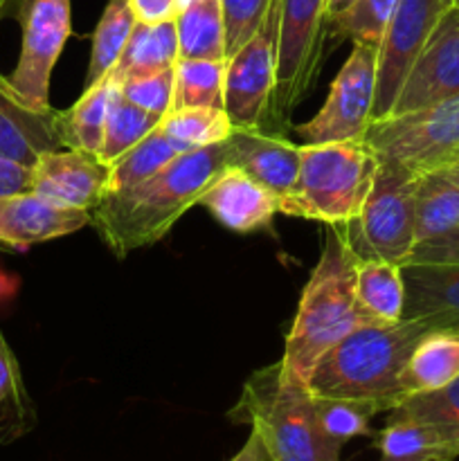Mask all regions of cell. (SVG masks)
<instances>
[{"mask_svg": "<svg viewBox=\"0 0 459 461\" xmlns=\"http://www.w3.org/2000/svg\"><path fill=\"white\" fill-rule=\"evenodd\" d=\"M225 169V142L180 153L138 187L106 194L93 210L94 230L108 250L124 259L162 241L194 205H201V198Z\"/></svg>", "mask_w": 459, "mask_h": 461, "instance_id": "cell-1", "label": "cell"}, {"mask_svg": "<svg viewBox=\"0 0 459 461\" xmlns=\"http://www.w3.org/2000/svg\"><path fill=\"white\" fill-rule=\"evenodd\" d=\"M428 333L417 322L363 324L342 338L315 365L309 378L318 399L354 401L374 414L392 412L408 399L403 372L414 347Z\"/></svg>", "mask_w": 459, "mask_h": 461, "instance_id": "cell-2", "label": "cell"}, {"mask_svg": "<svg viewBox=\"0 0 459 461\" xmlns=\"http://www.w3.org/2000/svg\"><path fill=\"white\" fill-rule=\"evenodd\" d=\"M324 248L300 297L297 315L288 331L284 376L309 385L310 372L324 354L363 324H376L356 297V257L346 248L338 225H324Z\"/></svg>", "mask_w": 459, "mask_h": 461, "instance_id": "cell-3", "label": "cell"}, {"mask_svg": "<svg viewBox=\"0 0 459 461\" xmlns=\"http://www.w3.org/2000/svg\"><path fill=\"white\" fill-rule=\"evenodd\" d=\"M228 419L250 426L270 461H340L342 448L320 428L309 385L284 376L279 360L248 378Z\"/></svg>", "mask_w": 459, "mask_h": 461, "instance_id": "cell-4", "label": "cell"}, {"mask_svg": "<svg viewBox=\"0 0 459 461\" xmlns=\"http://www.w3.org/2000/svg\"><path fill=\"white\" fill-rule=\"evenodd\" d=\"M378 158L360 142L302 144L295 185L279 198V214L342 225L356 219L372 192Z\"/></svg>", "mask_w": 459, "mask_h": 461, "instance_id": "cell-5", "label": "cell"}, {"mask_svg": "<svg viewBox=\"0 0 459 461\" xmlns=\"http://www.w3.org/2000/svg\"><path fill=\"white\" fill-rule=\"evenodd\" d=\"M327 36V0H282L277 77L266 120L268 133L286 138L292 113L313 93L322 70Z\"/></svg>", "mask_w": 459, "mask_h": 461, "instance_id": "cell-6", "label": "cell"}, {"mask_svg": "<svg viewBox=\"0 0 459 461\" xmlns=\"http://www.w3.org/2000/svg\"><path fill=\"white\" fill-rule=\"evenodd\" d=\"M417 178L400 167L378 162L372 192L356 219L338 225L356 261L405 266L417 246L414 234Z\"/></svg>", "mask_w": 459, "mask_h": 461, "instance_id": "cell-7", "label": "cell"}, {"mask_svg": "<svg viewBox=\"0 0 459 461\" xmlns=\"http://www.w3.org/2000/svg\"><path fill=\"white\" fill-rule=\"evenodd\" d=\"M364 142L378 162H390L418 178L459 162V95L408 115L372 122Z\"/></svg>", "mask_w": 459, "mask_h": 461, "instance_id": "cell-8", "label": "cell"}, {"mask_svg": "<svg viewBox=\"0 0 459 461\" xmlns=\"http://www.w3.org/2000/svg\"><path fill=\"white\" fill-rule=\"evenodd\" d=\"M14 18L22 30L21 57L4 81L22 106L48 113L52 70L72 36V0H21Z\"/></svg>", "mask_w": 459, "mask_h": 461, "instance_id": "cell-9", "label": "cell"}, {"mask_svg": "<svg viewBox=\"0 0 459 461\" xmlns=\"http://www.w3.org/2000/svg\"><path fill=\"white\" fill-rule=\"evenodd\" d=\"M282 0H273L259 30L241 50L225 59L223 111L234 129L266 131L277 77Z\"/></svg>", "mask_w": 459, "mask_h": 461, "instance_id": "cell-10", "label": "cell"}, {"mask_svg": "<svg viewBox=\"0 0 459 461\" xmlns=\"http://www.w3.org/2000/svg\"><path fill=\"white\" fill-rule=\"evenodd\" d=\"M376 95V48L354 43L349 59L340 68L331 90L313 120L297 126L306 144L360 142L372 124Z\"/></svg>", "mask_w": 459, "mask_h": 461, "instance_id": "cell-11", "label": "cell"}, {"mask_svg": "<svg viewBox=\"0 0 459 461\" xmlns=\"http://www.w3.org/2000/svg\"><path fill=\"white\" fill-rule=\"evenodd\" d=\"M450 0H399L376 50V95L372 122L387 120L405 77L426 48Z\"/></svg>", "mask_w": 459, "mask_h": 461, "instance_id": "cell-12", "label": "cell"}, {"mask_svg": "<svg viewBox=\"0 0 459 461\" xmlns=\"http://www.w3.org/2000/svg\"><path fill=\"white\" fill-rule=\"evenodd\" d=\"M454 95H459V9L450 5L405 77L390 117L423 111Z\"/></svg>", "mask_w": 459, "mask_h": 461, "instance_id": "cell-13", "label": "cell"}, {"mask_svg": "<svg viewBox=\"0 0 459 461\" xmlns=\"http://www.w3.org/2000/svg\"><path fill=\"white\" fill-rule=\"evenodd\" d=\"M108 165L75 149L43 153L32 167V192L63 207L93 212L106 196Z\"/></svg>", "mask_w": 459, "mask_h": 461, "instance_id": "cell-14", "label": "cell"}, {"mask_svg": "<svg viewBox=\"0 0 459 461\" xmlns=\"http://www.w3.org/2000/svg\"><path fill=\"white\" fill-rule=\"evenodd\" d=\"M93 225V212L63 207L34 192L0 198V246L25 250Z\"/></svg>", "mask_w": 459, "mask_h": 461, "instance_id": "cell-15", "label": "cell"}, {"mask_svg": "<svg viewBox=\"0 0 459 461\" xmlns=\"http://www.w3.org/2000/svg\"><path fill=\"white\" fill-rule=\"evenodd\" d=\"M225 160L228 167L243 171L282 198L300 174L302 147L268 131L234 129L225 140Z\"/></svg>", "mask_w": 459, "mask_h": 461, "instance_id": "cell-16", "label": "cell"}, {"mask_svg": "<svg viewBox=\"0 0 459 461\" xmlns=\"http://www.w3.org/2000/svg\"><path fill=\"white\" fill-rule=\"evenodd\" d=\"M405 284L403 322H417L428 331L459 333V266H400Z\"/></svg>", "mask_w": 459, "mask_h": 461, "instance_id": "cell-17", "label": "cell"}, {"mask_svg": "<svg viewBox=\"0 0 459 461\" xmlns=\"http://www.w3.org/2000/svg\"><path fill=\"white\" fill-rule=\"evenodd\" d=\"M201 205L207 207L223 228L237 234L270 230L279 214L277 194L232 167L212 183L201 198Z\"/></svg>", "mask_w": 459, "mask_h": 461, "instance_id": "cell-18", "label": "cell"}, {"mask_svg": "<svg viewBox=\"0 0 459 461\" xmlns=\"http://www.w3.org/2000/svg\"><path fill=\"white\" fill-rule=\"evenodd\" d=\"M66 149L58 135V111H32L22 106L0 75V158L34 167L43 153Z\"/></svg>", "mask_w": 459, "mask_h": 461, "instance_id": "cell-19", "label": "cell"}, {"mask_svg": "<svg viewBox=\"0 0 459 461\" xmlns=\"http://www.w3.org/2000/svg\"><path fill=\"white\" fill-rule=\"evenodd\" d=\"M459 225V162L426 171L414 189L417 243L450 232Z\"/></svg>", "mask_w": 459, "mask_h": 461, "instance_id": "cell-20", "label": "cell"}, {"mask_svg": "<svg viewBox=\"0 0 459 461\" xmlns=\"http://www.w3.org/2000/svg\"><path fill=\"white\" fill-rule=\"evenodd\" d=\"M115 90L117 81L112 75H106L97 84L84 88V95L68 111H58V135L63 147L97 156Z\"/></svg>", "mask_w": 459, "mask_h": 461, "instance_id": "cell-21", "label": "cell"}, {"mask_svg": "<svg viewBox=\"0 0 459 461\" xmlns=\"http://www.w3.org/2000/svg\"><path fill=\"white\" fill-rule=\"evenodd\" d=\"M180 59L178 32L174 21L162 23H135L120 61L112 68V79H130V77L153 75V72L171 70Z\"/></svg>", "mask_w": 459, "mask_h": 461, "instance_id": "cell-22", "label": "cell"}, {"mask_svg": "<svg viewBox=\"0 0 459 461\" xmlns=\"http://www.w3.org/2000/svg\"><path fill=\"white\" fill-rule=\"evenodd\" d=\"M381 461H454L459 444L436 428L410 419H387L376 435Z\"/></svg>", "mask_w": 459, "mask_h": 461, "instance_id": "cell-23", "label": "cell"}, {"mask_svg": "<svg viewBox=\"0 0 459 461\" xmlns=\"http://www.w3.org/2000/svg\"><path fill=\"white\" fill-rule=\"evenodd\" d=\"M454 378H459V333L428 331L405 365V392L412 396L439 390Z\"/></svg>", "mask_w": 459, "mask_h": 461, "instance_id": "cell-24", "label": "cell"}, {"mask_svg": "<svg viewBox=\"0 0 459 461\" xmlns=\"http://www.w3.org/2000/svg\"><path fill=\"white\" fill-rule=\"evenodd\" d=\"M180 59H228L220 0H189L176 16Z\"/></svg>", "mask_w": 459, "mask_h": 461, "instance_id": "cell-25", "label": "cell"}, {"mask_svg": "<svg viewBox=\"0 0 459 461\" xmlns=\"http://www.w3.org/2000/svg\"><path fill=\"white\" fill-rule=\"evenodd\" d=\"M356 297L376 324L400 322L405 304L403 270L387 261H358L356 266Z\"/></svg>", "mask_w": 459, "mask_h": 461, "instance_id": "cell-26", "label": "cell"}, {"mask_svg": "<svg viewBox=\"0 0 459 461\" xmlns=\"http://www.w3.org/2000/svg\"><path fill=\"white\" fill-rule=\"evenodd\" d=\"M36 428V410L21 365L9 342L0 333V446L22 439Z\"/></svg>", "mask_w": 459, "mask_h": 461, "instance_id": "cell-27", "label": "cell"}, {"mask_svg": "<svg viewBox=\"0 0 459 461\" xmlns=\"http://www.w3.org/2000/svg\"><path fill=\"white\" fill-rule=\"evenodd\" d=\"M180 156L176 144L165 135L160 126L151 131L144 140H140L130 151L117 158L112 165H108V185L106 194H122L138 187L140 183L156 176L165 169L171 160Z\"/></svg>", "mask_w": 459, "mask_h": 461, "instance_id": "cell-28", "label": "cell"}, {"mask_svg": "<svg viewBox=\"0 0 459 461\" xmlns=\"http://www.w3.org/2000/svg\"><path fill=\"white\" fill-rule=\"evenodd\" d=\"M135 23L138 18L129 0H108L93 32V52H90L88 72H86V88L111 75L129 43Z\"/></svg>", "mask_w": 459, "mask_h": 461, "instance_id": "cell-29", "label": "cell"}, {"mask_svg": "<svg viewBox=\"0 0 459 461\" xmlns=\"http://www.w3.org/2000/svg\"><path fill=\"white\" fill-rule=\"evenodd\" d=\"M160 129L180 153L225 142L234 126L223 108H174L160 122Z\"/></svg>", "mask_w": 459, "mask_h": 461, "instance_id": "cell-30", "label": "cell"}, {"mask_svg": "<svg viewBox=\"0 0 459 461\" xmlns=\"http://www.w3.org/2000/svg\"><path fill=\"white\" fill-rule=\"evenodd\" d=\"M223 86L225 59H178L174 108H223Z\"/></svg>", "mask_w": 459, "mask_h": 461, "instance_id": "cell-31", "label": "cell"}, {"mask_svg": "<svg viewBox=\"0 0 459 461\" xmlns=\"http://www.w3.org/2000/svg\"><path fill=\"white\" fill-rule=\"evenodd\" d=\"M160 122L162 117L135 106L129 99L122 97L120 90H115L111 111H108L106 129H104V142L97 158L104 165H112L117 158L130 151L140 140L147 138L156 126H160Z\"/></svg>", "mask_w": 459, "mask_h": 461, "instance_id": "cell-32", "label": "cell"}, {"mask_svg": "<svg viewBox=\"0 0 459 461\" xmlns=\"http://www.w3.org/2000/svg\"><path fill=\"white\" fill-rule=\"evenodd\" d=\"M390 419H410L436 428L459 444V378L446 387L412 394L396 405Z\"/></svg>", "mask_w": 459, "mask_h": 461, "instance_id": "cell-33", "label": "cell"}, {"mask_svg": "<svg viewBox=\"0 0 459 461\" xmlns=\"http://www.w3.org/2000/svg\"><path fill=\"white\" fill-rule=\"evenodd\" d=\"M396 7L399 0H356L349 9L328 21V36L372 45L378 50Z\"/></svg>", "mask_w": 459, "mask_h": 461, "instance_id": "cell-34", "label": "cell"}, {"mask_svg": "<svg viewBox=\"0 0 459 461\" xmlns=\"http://www.w3.org/2000/svg\"><path fill=\"white\" fill-rule=\"evenodd\" d=\"M313 399L320 428L328 437V441L342 448L346 441L356 439V437H372L369 419L374 417V412L369 408L354 403V401L318 399V396Z\"/></svg>", "mask_w": 459, "mask_h": 461, "instance_id": "cell-35", "label": "cell"}, {"mask_svg": "<svg viewBox=\"0 0 459 461\" xmlns=\"http://www.w3.org/2000/svg\"><path fill=\"white\" fill-rule=\"evenodd\" d=\"M174 88L176 68L117 81L122 97L158 117H165L174 108Z\"/></svg>", "mask_w": 459, "mask_h": 461, "instance_id": "cell-36", "label": "cell"}, {"mask_svg": "<svg viewBox=\"0 0 459 461\" xmlns=\"http://www.w3.org/2000/svg\"><path fill=\"white\" fill-rule=\"evenodd\" d=\"M225 18V50L232 57L264 23L273 0H220Z\"/></svg>", "mask_w": 459, "mask_h": 461, "instance_id": "cell-37", "label": "cell"}, {"mask_svg": "<svg viewBox=\"0 0 459 461\" xmlns=\"http://www.w3.org/2000/svg\"><path fill=\"white\" fill-rule=\"evenodd\" d=\"M408 264H453L459 266V225L435 239H426L410 252ZM405 264V266H408Z\"/></svg>", "mask_w": 459, "mask_h": 461, "instance_id": "cell-38", "label": "cell"}, {"mask_svg": "<svg viewBox=\"0 0 459 461\" xmlns=\"http://www.w3.org/2000/svg\"><path fill=\"white\" fill-rule=\"evenodd\" d=\"M32 192V167L0 158V198Z\"/></svg>", "mask_w": 459, "mask_h": 461, "instance_id": "cell-39", "label": "cell"}, {"mask_svg": "<svg viewBox=\"0 0 459 461\" xmlns=\"http://www.w3.org/2000/svg\"><path fill=\"white\" fill-rule=\"evenodd\" d=\"M140 23L174 21L178 16L180 0H129Z\"/></svg>", "mask_w": 459, "mask_h": 461, "instance_id": "cell-40", "label": "cell"}, {"mask_svg": "<svg viewBox=\"0 0 459 461\" xmlns=\"http://www.w3.org/2000/svg\"><path fill=\"white\" fill-rule=\"evenodd\" d=\"M230 461H270V459H268V455H266V450H264V446H261L256 432L250 430V437H248V441L243 444V448L238 450V453L234 455Z\"/></svg>", "mask_w": 459, "mask_h": 461, "instance_id": "cell-41", "label": "cell"}, {"mask_svg": "<svg viewBox=\"0 0 459 461\" xmlns=\"http://www.w3.org/2000/svg\"><path fill=\"white\" fill-rule=\"evenodd\" d=\"M356 0H327V21H331L333 16L342 14L345 9H349Z\"/></svg>", "mask_w": 459, "mask_h": 461, "instance_id": "cell-42", "label": "cell"}, {"mask_svg": "<svg viewBox=\"0 0 459 461\" xmlns=\"http://www.w3.org/2000/svg\"><path fill=\"white\" fill-rule=\"evenodd\" d=\"M18 3H21V0H0V23H3L4 18H14Z\"/></svg>", "mask_w": 459, "mask_h": 461, "instance_id": "cell-43", "label": "cell"}, {"mask_svg": "<svg viewBox=\"0 0 459 461\" xmlns=\"http://www.w3.org/2000/svg\"><path fill=\"white\" fill-rule=\"evenodd\" d=\"M450 5H453V7H457V9H459V0H450Z\"/></svg>", "mask_w": 459, "mask_h": 461, "instance_id": "cell-44", "label": "cell"}]
</instances>
